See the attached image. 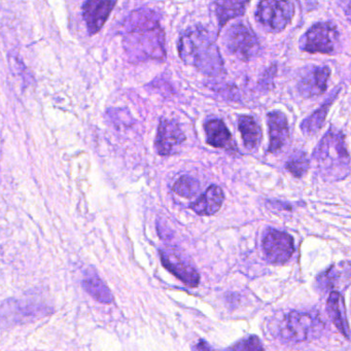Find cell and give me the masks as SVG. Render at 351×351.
<instances>
[{"label":"cell","instance_id":"cell-1","mask_svg":"<svg viewBox=\"0 0 351 351\" xmlns=\"http://www.w3.org/2000/svg\"><path fill=\"white\" fill-rule=\"evenodd\" d=\"M122 28L125 49L132 58L147 60L166 56L165 38L155 12L137 10L126 18Z\"/></svg>","mask_w":351,"mask_h":351},{"label":"cell","instance_id":"cell-2","mask_svg":"<svg viewBox=\"0 0 351 351\" xmlns=\"http://www.w3.org/2000/svg\"><path fill=\"white\" fill-rule=\"evenodd\" d=\"M178 48L180 59L205 75L219 77L225 73L219 47L204 28L198 26L184 32L178 40Z\"/></svg>","mask_w":351,"mask_h":351},{"label":"cell","instance_id":"cell-3","mask_svg":"<svg viewBox=\"0 0 351 351\" xmlns=\"http://www.w3.org/2000/svg\"><path fill=\"white\" fill-rule=\"evenodd\" d=\"M314 165L322 180L339 182L350 174V156L341 131L330 128L314 149Z\"/></svg>","mask_w":351,"mask_h":351},{"label":"cell","instance_id":"cell-4","mask_svg":"<svg viewBox=\"0 0 351 351\" xmlns=\"http://www.w3.org/2000/svg\"><path fill=\"white\" fill-rule=\"evenodd\" d=\"M324 328V322L317 314L291 311L277 319L272 332L283 342L301 343L317 338Z\"/></svg>","mask_w":351,"mask_h":351},{"label":"cell","instance_id":"cell-5","mask_svg":"<svg viewBox=\"0 0 351 351\" xmlns=\"http://www.w3.org/2000/svg\"><path fill=\"white\" fill-rule=\"evenodd\" d=\"M340 34L335 24L319 22L314 24L300 40V48L310 54L332 55L337 50Z\"/></svg>","mask_w":351,"mask_h":351},{"label":"cell","instance_id":"cell-6","mask_svg":"<svg viewBox=\"0 0 351 351\" xmlns=\"http://www.w3.org/2000/svg\"><path fill=\"white\" fill-rule=\"evenodd\" d=\"M295 14V7L291 1L264 0L256 8V20L267 29L280 32L291 23Z\"/></svg>","mask_w":351,"mask_h":351},{"label":"cell","instance_id":"cell-7","mask_svg":"<svg viewBox=\"0 0 351 351\" xmlns=\"http://www.w3.org/2000/svg\"><path fill=\"white\" fill-rule=\"evenodd\" d=\"M228 51L240 60L250 61L260 52V43L256 34L244 24H235L225 36Z\"/></svg>","mask_w":351,"mask_h":351},{"label":"cell","instance_id":"cell-8","mask_svg":"<svg viewBox=\"0 0 351 351\" xmlns=\"http://www.w3.org/2000/svg\"><path fill=\"white\" fill-rule=\"evenodd\" d=\"M262 247L267 260L274 265H283L289 262L295 252L293 238L287 232L272 228L265 232Z\"/></svg>","mask_w":351,"mask_h":351},{"label":"cell","instance_id":"cell-9","mask_svg":"<svg viewBox=\"0 0 351 351\" xmlns=\"http://www.w3.org/2000/svg\"><path fill=\"white\" fill-rule=\"evenodd\" d=\"M184 141L186 135L178 122L169 119H161L156 137V151L159 155H172Z\"/></svg>","mask_w":351,"mask_h":351},{"label":"cell","instance_id":"cell-10","mask_svg":"<svg viewBox=\"0 0 351 351\" xmlns=\"http://www.w3.org/2000/svg\"><path fill=\"white\" fill-rule=\"evenodd\" d=\"M330 69L328 66H314L302 75L298 83V91L304 98H313L326 93Z\"/></svg>","mask_w":351,"mask_h":351},{"label":"cell","instance_id":"cell-11","mask_svg":"<svg viewBox=\"0 0 351 351\" xmlns=\"http://www.w3.org/2000/svg\"><path fill=\"white\" fill-rule=\"evenodd\" d=\"M351 279V262L338 263L316 277L317 289L322 291H339L346 287Z\"/></svg>","mask_w":351,"mask_h":351},{"label":"cell","instance_id":"cell-12","mask_svg":"<svg viewBox=\"0 0 351 351\" xmlns=\"http://www.w3.org/2000/svg\"><path fill=\"white\" fill-rule=\"evenodd\" d=\"M116 3V1H96V0L86 1L84 3L82 10H83L84 20L90 36H94L101 30Z\"/></svg>","mask_w":351,"mask_h":351},{"label":"cell","instance_id":"cell-13","mask_svg":"<svg viewBox=\"0 0 351 351\" xmlns=\"http://www.w3.org/2000/svg\"><path fill=\"white\" fill-rule=\"evenodd\" d=\"M267 121L270 136L268 152L270 154L279 153L289 139V121L287 116L280 110L269 112L267 114Z\"/></svg>","mask_w":351,"mask_h":351},{"label":"cell","instance_id":"cell-14","mask_svg":"<svg viewBox=\"0 0 351 351\" xmlns=\"http://www.w3.org/2000/svg\"><path fill=\"white\" fill-rule=\"evenodd\" d=\"M160 256H161V262L163 266L174 276L182 280L184 285L190 287H196L199 285L200 275L190 263L182 260L176 254H169V252H161Z\"/></svg>","mask_w":351,"mask_h":351},{"label":"cell","instance_id":"cell-15","mask_svg":"<svg viewBox=\"0 0 351 351\" xmlns=\"http://www.w3.org/2000/svg\"><path fill=\"white\" fill-rule=\"evenodd\" d=\"M223 201H225L223 191L217 184H211L197 200L190 205V207L197 215H213L221 208Z\"/></svg>","mask_w":351,"mask_h":351},{"label":"cell","instance_id":"cell-16","mask_svg":"<svg viewBox=\"0 0 351 351\" xmlns=\"http://www.w3.org/2000/svg\"><path fill=\"white\" fill-rule=\"evenodd\" d=\"M204 129L207 143L211 147L228 149V151L236 149L233 137L223 121L219 119L207 121Z\"/></svg>","mask_w":351,"mask_h":351},{"label":"cell","instance_id":"cell-17","mask_svg":"<svg viewBox=\"0 0 351 351\" xmlns=\"http://www.w3.org/2000/svg\"><path fill=\"white\" fill-rule=\"evenodd\" d=\"M326 311L337 330L345 338L349 339L350 330H349L348 320H347L344 298L339 291H332L328 295V301H326Z\"/></svg>","mask_w":351,"mask_h":351},{"label":"cell","instance_id":"cell-18","mask_svg":"<svg viewBox=\"0 0 351 351\" xmlns=\"http://www.w3.org/2000/svg\"><path fill=\"white\" fill-rule=\"evenodd\" d=\"M339 93H340V88L335 90V92H332V93L328 96V99L320 106L318 110H316L313 114H310L309 117H307V118L301 123L300 128L303 131L304 134H316V133L324 127L328 110H330V106L334 104Z\"/></svg>","mask_w":351,"mask_h":351},{"label":"cell","instance_id":"cell-19","mask_svg":"<svg viewBox=\"0 0 351 351\" xmlns=\"http://www.w3.org/2000/svg\"><path fill=\"white\" fill-rule=\"evenodd\" d=\"M238 128L246 149H256L262 141V129L254 117L241 116L238 119Z\"/></svg>","mask_w":351,"mask_h":351},{"label":"cell","instance_id":"cell-20","mask_svg":"<svg viewBox=\"0 0 351 351\" xmlns=\"http://www.w3.org/2000/svg\"><path fill=\"white\" fill-rule=\"evenodd\" d=\"M82 285H83L84 289L96 301L104 304H110L114 302V295H112V291L96 273H92V271H90L86 275Z\"/></svg>","mask_w":351,"mask_h":351},{"label":"cell","instance_id":"cell-21","mask_svg":"<svg viewBox=\"0 0 351 351\" xmlns=\"http://www.w3.org/2000/svg\"><path fill=\"white\" fill-rule=\"evenodd\" d=\"M215 5L219 27L221 28L230 20L243 15L248 3L247 1H217Z\"/></svg>","mask_w":351,"mask_h":351},{"label":"cell","instance_id":"cell-22","mask_svg":"<svg viewBox=\"0 0 351 351\" xmlns=\"http://www.w3.org/2000/svg\"><path fill=\"white\" fill-rule=\"evenodd\" d=\"M173 192L178 196L184 198L190 199L196 196L197 193L200 190V184L196 178L190 176H182L178 178L174 184Z\"/></svg>","mask_w":351,"mask_h":351},{"label":"cell","instance_id":"cell-23","mask_svg":"<svg viewBox=\"0 0 351 351\" xmlns=\"http://www.w3.org/2000/svg\"><path fill=\"white\" fill-rule=\"evenodd\" d=\"M285 168L295 178H303L309 169V160H308L307 156L304 152H295L287 160V163H285Z\"/></svg>","mask_w":351,"mask_h":351},{"label":"cell","instance_id":"cell-24","mask_svg":"<svg viewBox=\"0 0 351 351\" xmlns=\"http://www.w3.org/2000/svg\"><path fill=\"white\" fill-rule=\"evenodd\" d=\"M228 351H265V348L260 339L252 335L236 343Z\"/></svg>","mask_w":351,"mask_h":351},{"label":"cell","instance_id":"cell-25","mask_svg":"<svg viewBox=\"0 0 351 351\" xmlns=\"http://www.w3.org/2000/svg\"><path fill=\"white\" fill-rule=\"evenodd\" d=\"M344 13L345 15H346L348 21L351 22V1H348V3H345Z\"/></svg>","mask_w":351,"mask_h":351}]
</instances>
